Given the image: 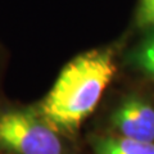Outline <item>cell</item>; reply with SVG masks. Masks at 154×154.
<instances>
[{
	"instance_id": "6da1fadb",
	"label": "cell",
	"mask_w": 154,
	"mask_h": 154,
	"mask_svg": "<svg viewBox=\"0 0 154 154\" xmlns=\"http://www.w3.org/2000/svg\"><path fill=\"white\" fill-rule=\"evenodd\" d=\"M116 72L110 49L84 53L62 69L36 110L59 132L76 134L98 107Z\"/></svg>"
},
{
	"instance_id": "8992f818",
	"label": "cell",
	"mask_w": 154,
	"mask_h": 154,
	"mask_svg": "<svg viewBox=\"0 0 154 154\" xmlns=\"http://www.w3.org/2000/svg\"><path fill=\"white\" fill-rule=\"evenodd\" d=\"M136 22L145 28H154V0H139Z\"/></svg>"
},
{
	"instance_id": "5b68a950",
	"label": "cell",
	"mask_w": 154,
	"mask_h": 154,
	"mask_svg": "<svg viewBox=\"0 0 154 154\" xmlns=\"http://www.w3.org/2000/svg\"><path fill=\"white\" fill-rule=\"evenodd\" d=\"M148 30L149 32L130 53V63L154 80V28Z\"/></svg>"
},
{
	"instance_id": "7a4b0ae2",
	"label": "cell",
	"mask_w": 154,
	"mask_h": 154,
	"mask_svg": "<svg viewBox=\"0 0 154 154\" xmlns=\"http://www.w3.org/2000/svg\"><path fill=\"white\" fill-rule=\"evenodd\" d=\"M0 150L5 154H66L60 132L32 109L0 112Z\"/></svg>"
},
{
	"instance_id": "3957f363",
	"label": "cell",
	"mask_w": 154,
	"mask_h": 154,
	"mask_svg": "<svg viewBox=\"0 0 154 154\" xmlns=\"http://www.w3.org/2000/svg\"><path fill=\"white\" fill-rule=\"evenodd\" d=\"M112 134L154 143V104L141 95H128L109 116Z\"/></svg>"
},
{
	"instance_id": "277c9868",
	"label": "cell",
	"mask_w": 154,
	"mask_h": 154,
	"mask_svg": "<svg viewBox=\"0 0 154 154\" xmlns=\"http://www.w3.org/2000/svg\"><path fill=\"white\" fill-rule=\"evenodd\" d=\"M94 154H154V143L109 134L95 136L91 140Z\"/></svg>"
}]
</instances>
